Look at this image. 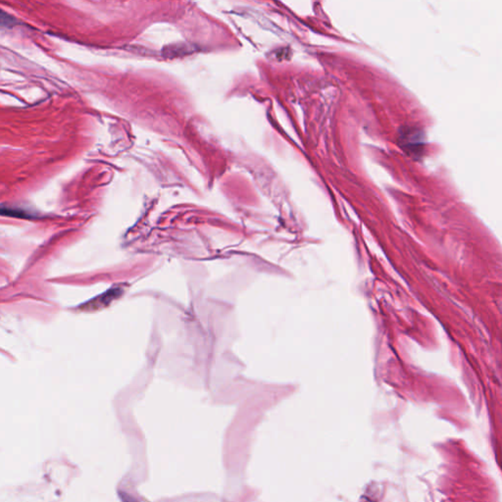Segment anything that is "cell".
I'll return each mask as SVG.
<instances>
[{"mask_svg": "<svg viewBox=\"0 0 502 502\" xmlns=\"http://www.w3.org/2000/svg\"><path fill=\"white\" fill-rule=\"evenodd\" d=\"M121 295V290L119 288H112V290L108 291L107 293H103L101 297L94 298L92 302L86 303L85 304V309H98L101 307L107 306L109 303L115 300L116 297H119Z\"/></svg>", "mask_w": 502, "mask_h": 502, "instance_id": "1", "label": "cell"}, {"mask_svg": "<svg viewBox=\"0 0 502 502\" xmlns=\"http://www.w3.org/2000/svg\"><path fill=\"white\" fill-rule=\"evenodd\" d=\"M0 215L2 216H8L14 218H21V219H32L34 215L25 209H21L17 207H10V206H0Z\"/></svg>", "mask_w": 502, "mask_h": 502, "instance_id": "2", "label": "cell"}]
</instances>
